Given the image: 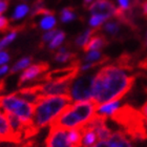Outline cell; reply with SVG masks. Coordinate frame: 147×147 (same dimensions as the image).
Here are the masks:
<instances>
[{
	"instance_id": "obj_1",
	"label": "cell",
	"mask_w": 147,
	"mask_h": 147,
	"mask_svg": "<svg viewBox=\"0 0 147 147\" xmlns=\"http://www.w3.org/2000/svg\"><path fill=\"white\" fill-rule=\"evenodd\" d=\"M116 64L104 65L95 75L92 83V101L102 105L120 101L135 84L136 76Z\"/></svg>"
},
{
	"instance_id": "obj_2",
	"label": "cell",
	"mask_w": 147,
	"mask_h": 147,
	"mask_svg": "<svg viewBox=\"0 0 147 147\" xmlns=\"http://www.w3.org/2000/svg\"><path fill=\"white\" fill-rule=\"evenodd\" d=\"M97 107L98 105L92 100L76 102L66 106L49 126L64 130L81 128L94 118Z\"/></svg>"
},
{
	"instance_id": "obj_3",
	"label": "cell",
	"mask_w": 147,
	"mask_h": 147,
	"mask_svg": "<svg viewBox=\"0 0 147 147\" xmlns=\"http://www.w3.org/2000/svg\"><path fill=\"white\" fill-rule=\"evenodd\" d=\"M71 98L67 95L45 96L35 104L33 124L38 130L51 123L63 111L66 106L71 104Z\"/></svg>"
},
{
	"instance_id": "obj_4",
	"label": "cell",
	"mask_w": 147,
	"mask_h": 147,
	"mask_svg": "<svg viewBox=\"0 0 147 147\" xmlns=\"http://www.w3.org/2000/svg\"><path fill=\"white\" fill-rule=\"evenodd\" d=\"M111 119L124 129V134L132 140L142 141L147 139L146 122L140 110L126 104L119 107L111 116Z\"/></svg>"
},
{
	"instance_id": "obj_5",
	"label": "cell",
	"mask_w": 147,
	"mask_h": 147,
	"mask_svg": "<svg viewBox=\"0 0 147 147\" xmlns=\"http://www.w3.org/2000/svg\"><path fill=\"white\" fill-rule=\"evenodd\" d=\"M34 108L35 105L22 100L14 94L9 96H0V109L16 115L24 124L25 129L34 126L33 124Z\"/></svg>"
},
{
	"instance_id": "obj_6",
	"label": "cell",
	"mask_w": 147,
	"mask_h": 147,
	"mask_svg": "<svg viewBox=\"0 0 147 147\" xmlns=\"http://www.w3.org/2000/svg\"><path fill=\"white\" fill-rule=\"evenodd\" d=\"M95 75L86 74L79 77L69 88V97L73 101H88L92 99V83Z\"/></svg>"
},
{
	"instance_id": "obj_7",
	"label": "cell",
	"mask_w": 147,
	"mask_h": 147,
	"mask_svg": "<svg viewBox=\"0 0 147 147\" xmlns=\"http://www.w3.org/2000/svg\"><path fill=\"white\" fill-rule=\"evenodd\" d=\"M73 81H49L40 84V92L42 97L45 96H69V88Z\"/></svg>"
},
{
	"instance_id": "obj_8",
	"label": "cell",
	"mask_w": 147,
	"mask_h": 147,
	"mask_svg": "<svg viewBox=\"0 0 147 147\" xmlns=\"http://www.w3.org/2000/svg\"><path fill=\"white\" fill-rule=\"evenodd\" d=\"M46 147H71L67 140V130L51 127L45 141Z\"/></svg>"
},
{
	"instance_id": "obj_9",
	"label": "cell",
	"mask_w": 147,
	"mask_h": 147,
	"mask_svg": "<svg viewBox=\"0 0 147 147\" xmlns=\"http://www.w3.org/2000/svg\"><path fill=\"white\" fill-rule=\"evenodd\" d=\"M49 64L47 62H39V63H36L34 65L28 66L21 74V76H20L18 81V85L21 86L22 84H24V83L28 82V81L37 79L42 74H44L45 71H49Z\"/></svg>"
},
{
	"instance_id": "obj_10",
	"label": "cell",
	"mask_w": 147,
	"mask_h": 147,
	"mask_svg": "<svg viewBox=\"0 0 147 147\" xmlns=\"http://www.w3.org/2000/svg\"><path fill=\"white\" fill-rule=\"evenodd\" d=\"M116 11V5L110 0H98L89 5V12L92 13V15L105 16L107 18L115 16Z\"/></svg>"
},
{
	"instance_id": "obj_11",
	"label": "cell",
	"mask_w": 147,
	"mask_h": 147,
	"mask_svg": "<svg viewBox=\"0 0 147 147\" xmlns=\"http://www.w3.org/2000/svg\"><path fill=\"white\" fill-rule=\"evenodd\" d=\"M14 95L33 105L36 104L37 102L42 98V95L40 92V84H36V85L22 88L20 90H18V92H14Z\"/></svg>"
},
{
	"instance_id": "obj_12",
	"label": "cell",
	"mask_w": 147,
	"mask_h": 147,
	"mask_svg": "<svg viewBox=\"0 0 147 147\" xmlns=\"http://www.w3.org/2000/svg\"><path fill=\"white\" fill-rule=\"evenodd\" d=\"M0 142H12L15 143V139L13 136L12 129L9 124L4 113L0 109Z\"/></svg>"
},
{
	"instance_id": "obj_13",
	"label": "cell",
	"mask_w": 147,
	"mask_h": 147,
	"mask_svg": "<svg viewBox=\"0 0 147 147\" xmlns=\"http://www.w3.org/2000/svg\"><path fill=\"white\" fill-rule=\"evenodd\" d=\"M108 44L107 38L103 34H96L95 36L92 35L90 37V39L88 40V42L86 43L85 45L83 46V49L85 52H89V51H97V49H104L105 46Z\"/></svg>"
},
{
	"instance_id": "obj_14",
	"label": "cell",
	"mask_w": 147,
	"mask_h": 147,
	"mask_svg": "<svg viewBox=\"0 0 147 147\" xmlns=\"http://www.w3.org/2000/svg\"><path fill=\"white\" fill-rule=\"evenodd\" d=\"M81 147H92L97 143L98 138L94 129L86 126L81 127Z\"/></svg>"
},
{
	"instance_id": "obj_15",
	"label": "cell",
	"mask_w": 147,
	"mask_h": 147,
	"mask_svg": "<svg viewBox=\"0 0 147 147\" xmlns=\"http://www.w3.org/2000/svg\"><path fill=\"white\" fill-rule=\"evenodd\" d=\"M119 107H120V101L108 102V103H105V104L99 105L98 107H97V110H96V113L107 118V117L113 116Z\"/></svg>"
},
{
	"instance_id": "obj_16",
	"label": "cell",
	"mask_w": 147,
	"mask_h": 147,
	"mask_svg": "<svg viewBox=\"0 0 147 147\" xmlns=\"http://www.w3.org/2000/svg\"><path fill=\"white\" fill-rule=\"evenodd\" d=\"M77 56L73 53H68L67 49L65 46H62L58 49V53L55 55V60L56 61L60 62V63H64V62H67L69 60L74 61L76 59Z\"/></svg>"
},
{
	"instance_id": "obj_17",
	"label": "cell",
	"mask_w": 147,
	"mask_h": 147,
	"mask_svg": "<svg viewBox=\"0 0 147 147\" xmlns=\"http://www.w3.org/2000/svg\"><path fill=\"white\" fill-rule=\"evenodd\" d=\"M81 129L67 130V140L71 147H81Z\"/></svg>"
},
{
	"instance_id": "obj_18",
	"label": "cell",
	"mask_w": 147,
	"mask_h": 147,
	"mask_svg": "<svg viewBox=\"0 0 147 147\" xmlns=\"http://www.w3.org/2000/svg\"><path fill=\"white\" fill-rule=\"evenodd\" d=\"M99 30H100V28H94V30H86L83 34H81L80 36L77 37L76 45L77 46H84L86 43L88 42V40L90 39V37H92V35H95Z\"/></svg>"
},
{
	"instance_id": "obj_19",
	"label": "cell",
	"mask_w": 147,
	"mask_h": 147,
	"mask_svg": "<svg viewBox=\"0 0 147 147\" xmlns=\"http://www.w3.org/2000/svg\"><path fill=\"white\" fill-rule=\"evenodd\" d=\"M60 17H61V21L63 23H67V22L73 21L74 19H76V14L74 12L73 7L69 6V7H65L62 9Z\"/></svg>"
},
{
	"instance_id": "obj_20",
	"label": "cell",
	"mask_w": 147,
	"mask_h": 147,
	"mask_svg": "<svg viewBox=\"0 0 147 147\" xmlns=\"http://www.w3.org/2000/svg\"><path fill=\"white\" fill-rule=\"evenodd\" d=\"M104 31L111 36H116L120 31V22L119 21H108L104 25Z\"/></svg>"
},
{
	"instance_id": "obj_21",
	"label": "cell",
	"mask_w": 147,
	"mask_h": 147,
	"mask_svg": "<svg viewBox=\"0 0 147 147\" xmlns=\"http://www.w3.org/2000/svg\"><path fill=\"white\" fill-rule=\"evenodd\" d=\"M32 60H33L32 57H25V58H22L21 60H19V61L13 66L12 69H11V74H15V73H17V71L23 69V68L28 67V65H30V63L32 62Z\"/></svg>"
},
{
	"instance_id": "obj_22",
	"label": "cell",
	"mask_w": 147,
	"mask_h": 147,
	"mask_svg": "<svg viewBox=\"0 0 147 147\" xmlns=\"http://www.w3.org/2000/svg\"><path fill=\"white\" fill-rule=\"evenodd\" d=\"M20 28H19V26H18V28H14V30H12V32H11L7 36H5L2 40H1V41H0V51H1L2 49H4L6 45H9V43L15 39L16 36H17V33L19 32V30H20Z\"/></svg>"
},
{
	"instance_id": "obj_23",
	"label": "cell",
	"mask_w": 147,
	"mask_h": 147,
	"mask_svg": "<svg viewBox=\"0 0 147 147\" xmlns=\"http://www.w3.org/2000/svg\"><path fill=\"white\" fill-rule=\"evenodd\" d=\"M56 25V19H55V16L52 15V16H45L44 18L41 20L40 22V26L42 30H52L54 26Z\"/></svg>"
},
{
	"instance_id": "obj_24",
	"label": "cell",
	"mask_w": 147,
	"mask_h": 147,
	"mask_svg": "<svg viewBox=\"0 0 147 147\" xmlns=\"http://www.w3.org/2000/svg\"><path fill=\"white\" fill-rule=\"evenodd\" d=\"M65 38V34L63 33L62 31H59L57 34H56V36L53 38L52 40H51V42H49V49H57L60 44H61L62 42H63V40H64Z\"/></svg>"
},
{
	"instance_id": "obj_25",
	"label": "cell",
	"mask_w": 147,
	"mask_h": 147,
	"mask_svg": "<svg viewBox=\"0 0 147 147\" xmlns=\"http://www.w3.org/2000/svg\"><path fill=\"white\" fill-rule=\"evenodd\" d=\"M28 12V6L26 4H20L16 7L15 12L12 16V20H18V19L24 17Z\"/></svg>"
},
{
	"instance_id": "obj_26",
	"label": "cell",
	"mask_w": 147,
	"mask_h": 147,
	"mask_svg": "<svg viewBox=\"0 0 147 147\" xmlns=\"http://www.w3.org/2000/svg\"><path fill=\"white\" fill-rule=\"evenodd\" d=\"M109 18H107V17H105V16H100V15H92V18L89 19V24H90V26H92V28H100V25L102 24V23H104L106 20H108Z\"/></svg>"
},
{
	"instance_id": "obj_27",
	"label": "cell",
	"mask_w": 147,
	"mask_h": 147,
	"mask_svg": "<svg viewBox=\"0 0 147 147\" xmlns=\"http://www.w3.org/2000/svg\"><path fill=\"white\" fill-rule=\"evenodd\" d=\"M102 57H103V55L100 52H98V51H90L85 56L84 60L86 62H96V61H99L100 59H102Z\"/></svg>"
},
{
	"instance_id": "obj_28",
	"label": "cell",
	"mask_w": 147,
	"mask_h": 147,
	"mask_svg": "<svg viewBox=\"0 0 147 147\" xmlns=\"http://www.w3.org/2000/svg\"><path fill=\"white\" fill-rule=\"evenodd\" d=\"M58 32L56 31V30H52V31H49V32H47L46 34H44L43 35V37H42V43H41V46L44 44V43H47L49 41H51V40L54 38V37L56 36V34H57Z\"/></svg>"
},
{
	"instance_id": "obj_29",
	"label": "cell",
	"mask_w": 147,
	"mask_h": 147,
	"mask_svg": "<svg viewBox=\"0 0 147 147\" xmlns=\"http://www.w3.org/2000/svg\"><path fill=\"white\" fill-rule=\"evenodd\" d=\"M9 28V19L3 17V16H0V33L1 32H5Z\"/></svg>"
},
{
	"instance_id": "obj_30",
	"label": "cell",
	"mask_w": 147,
	"mask_h": 147,
	"mask_svg": "<svg viewBox=\"0 0 147 147\" xmlns=\"http://www.w3.org/2000/svg\"><path fill=\"white\" fill-rule=\"evenodd\" d=\"M118 1L120 4V9H124V11L130 9V1L129 0H118Z\"/></svg>"
},
{
	"instance_id": "obj_31",
	"label": "cell",
	"mask_w": 147,
	"mask_h": 147,
	"mask_svg": "<svg viewBox=\"0 0 147 147\" xmlns=\"http://www.w3.org/2000/svg\"><path fill=\"white\" fill-rule=\"evenodd\" d=\"M9 60V56L6 52H0V64H4Z\"/></svg>"
},
{
	"instance_id": "obj_32",
	"label": "cell",
	"mask_w": 147,
	"mask_h": 147,
	"mask_svg": "<svg viewBox=\"0 0 147 147\" xmlns=\"http://www.w3.org/2000/svg\"><path fill=\"white\" fill-rule=\"evenodd\" d=\"M140 113H141L142 117L144 118L145 122H146V124H147V101L141 106V108H140Z\"/></svg>"
},
{
	"instance_id": "obj_33",
	"label": "cell",
	"mask_w": 147,
	"mask_h": 147,
	"mask_svg": "<svg viewBox=\"0 0 147 147\" xmlns=\"http://www.w3.org/2000/svg\"><path fill=\"white\" fill-rule=\"evenodd\" d=\"M7 6H9V0H0V14L6 11Z\"/></svg>"
},
{
	"instance_id": "obj_34",
	"label": "cell",
	"mask_w": 147,
	"mask_h": 147,
	"mask_svg": "<svg viewBox=\"0 0 147 147\" xmlns=\"http://www.w3.org/2000/svg\"><path fill=\"white\" fill-rule=\"evenodd\" d=\"M140 5H141V7H142V13H143V15L147 18V0H144L142 3H140Z\"/></svg>"
},
{
	"instance_id": "obj_35",
	"label": "cell",
	"mask_w": 147,
	"mask_h": 147,
	"mask_svg": "<svg viewBox=\"0 0 147 147\" xmlns=\"http://www.w3.org/2000/svg\"><path fill=\"white\" fill-rule=\"evenodd\" d=\"M7 71H9L7 65H3V66H1V67H0V76H1V75H3V74H5Z\"/></svg>"
},
{
	"instance_id": "obj_36",
	"label": "cell",
	"mask_w": 147,
	"mask_h": 147,
	"mask_svg": "<svg viewBox=\"0 0 147 147\" xmlns=\"http://www.w3.org/2000/svg\"><path fill=\"white\" fill-rule=\"evenodd\" d=\"M92 0H84V6L87 7V5H90V3H92Z\"/></svg>"
},
{
	"instance_id": "obj_37",
	"label": "cell",
	"mask_w": 147,
	"mask_h": 147,
	"mask_svg": "<svg viewBox=\"0 0 147 147\" xmlns=\"http://www.w3.org/2000/svg\"><path fill=\"white\" fill-rule=\"evenodd\" d=\"M143 49H147V34H146V37H145L144 43H143Z\"/></svg>"
},
{
	"instance_id": "obj_38",
	"label": "cell",
	"mask_w": 147,
	"mask_h": 147,
	"mask_svg": "<svg viewBox=\"0 0 147 147\" xmlns=\"http://www.w3.org/2000/svg\"><path fill=\"white\" fill-rule=\"evenodd\" d=\"M145 92H146V94H147V84L145 85Z\"/></svg>"
},
{
	"instance_id": "obj_39",
	"label": "cell",
	"mask_w": 147,
	"mask_h": 147,
	"mask_svg": "<svg viewBox=\"0 0 147 147\" xmlns=\"http://www.w3.org/2000/svg\"><path fill=\"white\" fill-rule=\"evenodd\" d=\"M22 1H25V0H22Z\"/></svg>"
},
{
	"instance_id": "obj_40",
	"label": "cell",
	"mask_w": 147,
	"mask_h": 147,
	"mask_svg": "<svg viewBox=\"0 0 147 147\" xmlns=\"http://www.w3.org/2000/svg\"><path fill=\"white\" fill-rule=\"evenodd\" d=\"M136 1H138V0H136Z\"/></svg>"
}]
</instances>
